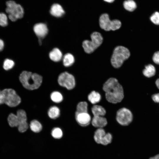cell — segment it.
<instances>
[{
	"mask_svg": "<svg viewBox=\"0 0 159 159\" xmlns=\"http://www.w3.org/2000/svg\"><path fill=\"white\" fill-rule=\"evenodd\" d=\"M100 28L106 31H115L119 29L121 26V22L119 20H111L109 15L106 13L102 14L99 19Z\"/></svg>",
	"mask_w": 159,
	"mask_h": 159,
	"instance_id": "8992f818",
	"label": "cell"
},
{
	"mask_svg": "<svg viewBox=\"0 0 159 159\" xmlns=\"http://www.w3.org/2000/svg\"><path fill=\"white\" fill-rule=\"evenodd\" d=\"M74 58L71 54L68 53L64 55L63 58V63L66 67H69L72 65L74 63Z\"/></svg>",
	"mask_w": 159,
	"mask_h": 159,
	"instance_id": "ffe728a7",
	"label": "cell"
},
{
	"mask_svg": "<svg viewBox=\"0 0 159 159\" xmlns=\"http://www.w3.org/2000/svg\"><path fill=\"white\" fill-rule=\"evenodd\" d=\"M149 159H159V154L153 157H151Z\"/></svg>",
	"mask_w": 159,
	"mask_h": 159,
	"instance_id": "d590c367",
	"label": "cell"
},
{
	"mask_svg": "<svg viewBox=\"0 0 159 159\" xmlns=\"http://www.w3.org/2000/svg\"><path fill=\"white\" fill-rule=\"evenodd\" d=\"M6 12L9 14V19L12 21H15L18 19L23 17L24 11L23 7L19 4L13 1H9L6 2Z\"/></svg>",
	"mask_w": 159,
	"mask_h": 159,
	"instance_id": "5b68a950",
	"label": "cell"
},
{
	"mask_svg": "<svg viewBox=\"0 0 159 159\" xmlns=\"http://www.w3.org/2000/svg\"><path fill=\"white\" fill-rule=\"evenodd\" d=\"M75 117L77 122L82 126H88L91 121V117L88 112L75 113Z\"/></svg>",
	"mask_w": 159,
	"mask_h": 159,
	"instance_id": "7c38bea8",
	"label": "cell"
},
{
	"mask_svg": "<svg viewBox=\"0 0 159 159\" xmlns=\"http://www.w3.org/2000/svg\"><path fill=\"white\" fill-rule=\"evenodd\" d=\"M156 72L154 66L151 64H149L145 67L143 71V75L147 77H150L154 76Z\"/></svg>",
	"mask_w": 159,
	"mask_h": 159,
	"instance_id": "d6986e66",
	"label": "cell"
},
{
	"mask_svg": "<svg viewBox=\"0 0 159 159\" xmlns=\"http://www.w3.org/2000/svg\"><path fill=\"white\" fill-rule=\"evenodd\" d=\"M51 100L55 103H59L61 102L63 99L62 94L59 92L54 91L51 94Z\"/></svg>",
	"mask_w": 159,
	"mask_h": 159,
	"instance_id": "484cf974",
	"label": "cell"
},
{
	"mask_svg": "<svg viewBox=\"0 0 159 159\" xmlns=\"http://www.w3.org/2000/svg\"><path fill=\"white\" fill-rule=\"evenodd\" d=\"M33 30L39 39H41L47 34L48 29L46 24L44 23H40L36 24L33 27Z\"/></svg>",
	"mask_w": 159,
	"mask_h": 159,
	"instance_id": "4fadbf2b",
	"label": "cell"
},
{
	"mask_svg": "<svg viewBox=\"0 0 159 159\" xmlns=\"http://www.w3.org/2000/svg\"><path fill=\"white\" fill-rule=\"evenodd\" d=\"M7 120L9 125L11 127H18V119L16 115L10 113L8 116Z\"/></svg>",
	"mask_w": 159,
	"mask_h": 159,
	"instance_id": "cb8c5ba5",
	"label": "cell"
},
{
	"mask_svg": "<svg viewBox=\"0 0 159 159\" xmlns=\"http://www.w3.org/2000/svg\"><path fill=\"white\" fill-rule=\"evenodd\" d=\"M49 56L50 59L55 62L60 61L62 58V54L61 51L58 48L53 49L50 52Z\"/></svg>",
	"mask_w": 159,
	"mask_h": 159,
	"instance_id": "2e32d148",
	"label": "cell"
},
{
	"mask_svg": "<svg viewBox=\"0 0 159 159\" xmlns=\"http://www.w3.org/2000/svg\"><path fill=\"white\" fill-rule=\"evenodd\" d=\"M8 24V19L6 15L4 13H0V26L5 27Z\"/></svg>",
	"mask_w": 159,
	"mask_h": 159,
	"instance_id": "f1b7e54d",
	"label": "cell"
},
{
	"mask_svg": "<svg viewBox=\"0 0 159 159\" xmlns=\"http://www.w3.org/2000/svg\"><path fill=\"white\" fill-rule=\"evenodd\" d=\"M91 40H85L82 43V47L87 53H92L101 45L103 42V38L99 32H95L90 35Z\"/></svg>",
	"mask_w": 159,
	"mask_h": 159,
	"instance_id": "277c9868",
	"label": "cell"
},
{
	"mask_svg": "<svg viewBox=\"0 0 159 159\" xmlns=\"http://www.w3.org/2000/svg\"><path fill=\"white\" fill-rule=\"evenodd\" d=\"M88 112V104L85 101L79 102L77 105L75 113Z\"/></svg>",
	"mask_w": 159,
	"mask_h": 159,
	"instance_id": "d4e9b609",
	"label": "cell"
},
{
	"mask_svg": "<svg viewBox=\"0 0 159 159\" xmlns=\"http://www.w3.org/2000/svg\"><path fill=\"white\" fill-rule=\"evenodd\" d=\"M155 84L157 87L159 89V79H157L156 81Z\"/></svg>",
	"mask_w": 159,
	"mask_h": 159,
	"instance_id": "e575fe53",
	"label": "cell"
},
{
	"mask_svg": "<svg viewBox=\"0 0 159 159\" xmlns=\"http://www.w3.org/2000/svg\"><path fill=\"white\" fill-rule=\"evenodd\" d=\"M2 91L4 95V103L9 107H16L21 102V98L14 89L6 88Z\"/></svg>",
	"mask_w": 159,
	"mask_h": 159,
	"instance_id": "52a82bcc",
	"label": "cell"
},
{
	"mask_svg": "<svg viewBox=\"0 0 159 159\" xmlns=\"http://www.w3.org/2000/svg\"><path fill=\"white\" fill-rule=\"evenodd\" d=\"M51 135L54 138L60 139L62 136L63 132L60 128L59 127H55L52 130Z\"/></svg>",
	"mask_w": 159,
	"mask_h": 159,
	"instance_id": "4316f807",
	"label": "cell"
},
{
	"mask_svg": "<svg viewBox=\"0 0 159 159\" xmlns=\"http://www.w3.org/2000/svg\"><path fill=\"white\" fill-rule=\"evenodd\" d=\"M60 114L59 109L57 107L53 106L49 109L48 114L49 117L52 119H55L58 117Z\"/></svg>",
	"mask_w": 159,
	"mask_h": 159,
	"instance_id": "44dd1931",
	"label": "cell"
},
{
	"mask_svg": "<svg viewBox=\"0 0 159 159\" xmlns=\"http://www.w3.org/2000/svg\"><path fill=\"white\" fill-rule=\"evenodd\" d=\"M152 59L155 63L159 65V51H157L154 53Z\"/></svg>",
	"mask_w": 159,
	"mask_h": 159,
	"instance_id": "4dcf8cb0",
	"label": "cell"
},
{
	"mask_svg": "<svg viewBox=\"0 0 159 159\" xmlns=\"http://www.w3.org/2000/svg\"><path fill=\"white\" fill-rule=\"evenodd\" d=\"M50 13L54 16L60 17L65 14V11L62 7L59 4L55 3L51 6Z\"/></svg>",
	"mask_w": 159,
	"mask_h": 159,
	"instance_id": "9a60e30c",
	"label": "cell"
},
{
	"mask_svg": "<svg viewBox=\"0 0 159 159\" xmlns=\"http://www.w3.org/2000/svg\"><path fill=\"white\" fill-rule=\"evenodd\" d=\"M19 80L25 88L33 90L38 89L41 86L42 77L37 73L24 71L20 74Z\"/></svg>",
	"mask_w": 159,
	"mask_h": 159,
	"instance_id": "7a4b0ae2",
	"label": "cell"
},
{
	"mask_svg": "<svg viewBox=\"0 0 159 159\" xmlns=\"http://www.w3.org/2000/svg\"><path fill=\"white\" fill-rule=\"evenodd\" d=\"M59 84L68 90L73 89L75 86V81L74 76L67 72L60 74L58 78Z\"/></svg>",
	"mask_w": 159,
	"mask_h": 159,
	"instance_id": "9c48e42d",
	"label": "cell"
},
{
	"mask_svg": "<svg viewBox=\"0 0 159 159\" xmlns=\"http://www.w3.org/2000/svg\"><path fill=\"white\" fill-rule=\"evenodd\" d=\"M30 127L31 130L34 132H39L42 129V126L41 123L36 120L31 121L30 124Z\"/></svg>",
	"mask_w": 159,
	"mask_h": 159,
	"instance_id": "7402d4cb",
	"label": "cell"
},
{
	"mask_svg": "<svg viewBox=\"0 0 159 159\" xmlns=\"http://www.w3.org/2000/svg\"><path fill=\"white\" fill-rule=\"evenodd\" d=\"M150 21L155 25H159V12L156 11L150 17Z\"/></svg>",
	"mask_w": 159,
	"mask_h": 159,
	"instance_id": "f546056e",
	"label": "cell"
},
{
	"mask_svg": "<svg viewBox=\"0 0 159 159\" xmlns=\"http://www.w3.org/2000/svg\"><path fill=\"white\" fill-rule=\"evenodd\" d=\"M130 56V52L127 48L123 46H117L113 50L111 58V64L115 68H119Z\"/></svg>",
	"mask_w": 159,
	"mask_h": 159,
	"instance_id": "3957f363",
	"label": "cell"
},
{
	"mask_svg": "<svg viewBox=\"0 0 159 159\" xmlns=\"http://www.w3.org/2000/svg\"><path fill=\"white\" fill-rule=\"evenodd\" d=\"M4 103V95L2 91L0 90V105Z\"/></svg>",
	"mask_w": 159,
	"mask_h": 159,
	"instance_id": "d6a6232c",
	"label": "cell"
},
{
	"mask_svg": "<svg viewBox=\"0 0 159 159\" xmlns=\"http://www.w3.org/2000/svg\"><path fill=\"white\" fill-rule=\"evenodd\" d=\"M87 99L92 104H95L100 101L101 96L99 92L95 91H92L88 95Z\"/></svg>",
	"mask_w": 159,
	"mask_h": 159,
	"instance_id": "e0dca14e",
	"label": "cell"
},
{
	"mask_svg": "<svg viewBox=\"0 0 159 159\" xmlns=\"http://www.w3.org/2000/svg\"><path fill=\"white\" fill-rule=\"evenodd\" d=\"M91 111L94 116H104L106 112V110L103 107L95 105L92 107Z\"/></svg>",
	"mask_w": 159,
	"mask_h": 159,
	"instance_id": "ac0fdd59",
	"label": "cell"
},
{
	"mask_svg": "<svg viewBox=\"0 0 159 159\" xmlns=\"http://www.w3.org/2000/svg\"><path fill=\"white\" fill-rule=\"evenodd\" d=\"M152 98L155 102L159 103V93L153 95Z\"/></svg>",
	"mask_w": 159,
	"mask_h": 159,
	"instance_id": "1f68e13d",
	"label": "cell"
},
{
	"mask_svg": "<svg viewBox=\"0 0 159 159\" xmlns=\"http://www.w3.org/2000/svg\"><path fill=\"white\" fill-rule=\"evenodd\" d=\"M91 122L93 126L97 128H102L105 126L107 123L106 118L102 116H94Z\"/></svg>",
	"mask_w": 159,
	"mask_h": 159,
	"instance_id": "5bb4252c",
	"label": "cell"
},
{
	"mask_svg": "<svg viewBox=\"0 0 159 159\" xmlns=\"http://www.w3.org/2000/svg\"><path fill=\"white\" fill-rule=\"evenodd\" d=\"M14 64V62L13 60L8 59H6L4 61L3 67L5 70H8L12 69Z\"/></svg>",
	"mask_w": 159,
	"mask_h": 159,
	"instance_id": "83f0119b",
	"label": "cell"
},
{
	"mask_svg": "<svg viewBox=\"0 0 159 159\" xmlns=\"http://www.w3.org/2000/svg\"><path fill=\"white\" fill-rule=\"evenodd\" d=\"M4 43L3 41L0 39V52L2 51L4 48Z\"/></svg>",
	"mask_w": 159,
	"mask_h": 159,
	"instance_id": "836d02e7",
	"label": "cell"
},
{
	"mask_svg": "<svg viewBox=\"0 0 159 159\" xmlns=\"http://www.w3.org/2000/svg\"><path fill=\"white\" fill-rule=\"evenodd\" d=\"M105 1L108 3H112L115 0H104Z\"/></svg>",
	"mask_w": 159,
	"mask_h": 159,
	"instance_id": "8d00e7d4",
	"label": "cell"
},
{
	"mask_svg": "<svg viewBox=\"0 0 159 159\" xmlns=\"http://www.w3.org/2000/svg\"><path fill=\"white\" fill-rule=\"evenodd\" d=\"M16 115L18 119V131L21 133L24 132L28 128L26 112L23 110L20 109L17 111Z\"/></svg>",
	"mask_w": 159,
	"mask_h": 159,
	"instance_id": "8fae6325",
	"label": "cell"
},
{
	"mask_svg": "<svg viewBox=\"0 0 159 159\" xmlns=\"http://www.w3.org/2000/svg\"><path fill=\"white\" fill-rule=\"evenodd\" d=\"M106 100L109 102L116 104L120 102L124 97L123 88L117 80L114 77L108 79L103 85Z\"/></svg>",
	"mask_w": 159,
	"mask_h": 159,
	"instance_id": "6da1fadb",
	"label": "cell"
},
{
	"mask_svg": "<svg viewBox=\"0 0 159 159\" xmlns=\"http://www.w3.org/2000/svg\"><path fill=\"white\" fill-rule=\"evenodd\" d=\"M133 116L131 111L128 109L122 107L117 111L116 119L120 125L126 126L129 125L132 121Z\"/></svg>",
	"mask_w": 159,
	"mask_h": 159,
	"instance_id": "ba28073f",
	"label": "cell"
},
{
	"mask_svg": "<svg viewBox=\"0 0 159 159\" xmlns=\"http://www.w3.org/2000/svg\"><path fill=\"white\" fill-rule=\"evenodd\" d=\"M123 5L124 8L130 11H134L137 7L135 2L133 0H127L124 1Z\"/></svg>",
	"mask_w": 159,
	"mask_h": 159,
	"instance_id": "603a6c76",
	"label": "cell"
},
{
	"mask_svg": "<svg viewBox=\"0 0 159 159\" xmlns=\"http://www.w3.org/2000/svg\"><path fill=\"white\" fill-rule=\"evenodd\" d=\"M112 138V134L106 133L102 128H97L94 133V138L98 144L107 145L111 142Z\"/></svg>",
	"mask_w": 159,
	"mask_h": 159,
	"instance_id": "30bf717a",
	"label": "cell"
}]
</instances>
